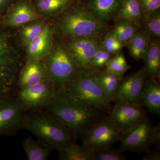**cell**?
<instances>
[{
    "instance_id": "1",
    "label": "cell",
    "mask_w": 160,
    "mask_h": 160,
    "mask_svg": "<svg viewBox=\"0 0 160 160\" xmlns=\"http://www.w3.org/2000/svg\"><path fill=\"white\" fill-rule=\"evenodd\" d=\"M44 107L65 123L76 139L82 137L106 112L72 98L64 89L58 90Z\"/></svg>"
},
{
    "instance_id": "2",
    "label": "cell",
    "mask_w": 160,
    "mask_h": 160,
    "mask_svg": "<svg viewBox=\"0 0 160 160\" xmlns=\"http://www.w3.org/2000/svg\"><path fill=\"white\" fill-rule=\"evenodd\" d=\"M21 128L31 132L43 146L58 152L76 140L65 123L47 110L25 114Z\"/></svg>"
},
{
    "instance_id": "3",
    "label": "cell",
    "mask_w": 160,
    "mask_h": 160,
    "mask_svg": "<svg viewBox=\"0 0 160 160\" xmlns=\"http://www.w3.org/2000/svg\"><path fill=\"white\" fill-rule=\"evenodd\" d=\"M55 29L66 38L101 37L108 29L84 4L77 3L59 16Z\"/></svg>"
},
{
    "instance_id": "4",
    "label": "cell",
    "mask_w": 160,
    "mask_h": 160,
    "mask_svg": "<svg viewBox=\"0 0 160 160\" xmlns=\"http://www.w3.org/2000/svg\"><path fill=\"white\" fill-rule=\"evenodd\" d=\"M41 60L48 78L58 90L64 89L82 70L75 62L65 44L55 40L49 53Z\"/></svg>"
},
{
    "instance_id": "5",
    "label": "cell",
    "mask_w": 160,
    "mask_h": 160,
    "mask_svg": "<svg viewBox=\"0 0 160 160\" xmlns=\"http://www.w3.org/2000/svg\"><path fill=\"white\" fill-rule=\"evenodd\" d=\"M6 29L0 25V99L11 95L21 66L19 52Z\"/></svg>"
},
{
    "instance_id": "6",
    "label": "cell",
    "mask_w": 160,
    "mask_h": 160,
    "mask_svg": "<svg viewBox=\"0 0 160 160\" xmlns=\"http://www.w3.org/2000/svg\"><path fill=\"white\" fill-rule=\"evenodd\" d=\"M64 89L72 98L83 102L105 112L110 111L111 102L98 82L94 71L82 69Z\"/></svg>"
},
{
    "instance_id": "7",
    "label": "cell",
    "mask_w": 160,
    "mask_h": 160,
    "mask_svg": "<svg viewBox=\"0 0 160 160\" xmlns=\"http://www.w3.org/2000/svg\"><path fill=\"white\" fill-rule=\"evenodd\" d=\"M119 141V149L122 151L146 152L160 142V126L153 125L146 117L134 127L124 132Z\"/></svg>"
},
{
    "instance_id": "8",
    "label": "cell",
    "mask_w": 160,
    "mask_h": 160,
    "mask_svg": "<svg viewBox=\"0 0 160 160\" xmlns=\"http://www.w3.org/2000/svg\"><path fill=\"white\" fill-rule=\"evenodd\" d=\"M122 133L109 116H105L83 135L82 138L83 145L94 151L110 148L120 141Z\"/></svg>"
},
{
    "instance_id": "9",
    "label": "cell",
    "mask_w": 160,
    "mask_h": 160,
    "mask_svg": "<svg viewBox=\"0 0 160 160\" xmlns=\"http://www.w3.org/2000/svg\"><path fill=\"white\" fill-rule=\"evenodd\" d=\"M147 78L144 67L122 79L113 96L115 104H142L143 86Z\"/></svg>"
},
{
    "instance_id": "10",
    "label": "cell",
    "mask_w": 160,
    "mask_h": 160,
    "mask_svg": "<svg viewBox=\"0 0 160 160\" xmlns=\"http://www.w3.org/2000/svg\"><path fill=\"white\" fill-rule=\"evenodd\" d=\"M57 89L49 78L34 86L20 89L18 98L25 109L45 107L55 96Z\"/></svg>"
},
{
    "instance_id": "11",
    "label": "cell",
    "mask_w": 160,
    "mask_h": 160,
    "mask_svg": "<svg viewBox=\"0 0 160 160\" xmlns=\"http://www.w3.org/2000/svg\"><path fill=\"white\" fill-rule=\"evenodd\" d=\"M25 110L18 98L11 95L0 99V136L9 135L21 128Z\"/></svg>"
},
{
    "instance_id": "12",
    "label": "cell",
    "mask_w": 160,
    "mask_h": 160,
    "mask_svg": "<svg viewBox=\"0 0 160 160\" xmlns=\"http://www.w3.org/2000/svg\"><path fill=\"white\" fill-rule=\"evenodd\" d=\"M65 44L78 66L82 69H89V63L99 50L102 41L97 37L66 38Z\"/></svg>"
},
{
    "instance_id": "13",
    "label": "cell",
    "mask_w": 160,
    "mask_h": 160,
    "mask_svg": "<svg viewBox=\"0 0 160 160\" xmlns=\"http://www.w3.org/2000/svg\"><path fill=\"white\" fill-rule=\"evenodd\" d=\"M42 18L32 0H17L12 3L3 15L1 26L6 28L19 27Z\"/></svg>"
},
{
    "instance_id": "14",
    "label": "cell",
    "mask_w": 160,
    "mask_h": 160,
    "mask_svg": "<svg viewBox=\"0 0 160 160\" xmlns=\"http://www.w3.org/2000/svg\"><path fill=\"white\" fill-rule=\"evenodd\" d=\"M142 104H115L109 115L117 127L122 132L134 127L146 118Z\"/></svg>"
},
{
    "instance_id": "15",
    "label": "cell",
    "mask_w": 160,
    "mask_h": 160,
    "mask_svg": "<svg viewBox=\"0 0 160 160\" xmlns=\"http://www.w3.org/2000/svg\"><path fill=\"white\" fill-rule=\"evenodd\" d=\"M54 25L47 23L42 31L26 46L28 58L42 60L50 51L55 41Z\"/></svg>"
},
{
    "instance_id": "16",
    "label": "cell",
    "mask_w": 160,
    "mask_h": 160,
    "mask_svg": "<svg viewBox=\"0 0 160 160\" xmlns=\"http://www.w3.org/2000/svg\"><path fill=\"white\" fill-rule=\"evenodd\" d=\"M48 78L46 67L42 60L28 58L25 66L20 71L19 86L20 89L27 88Z\"/></svg>"
},
{
    "instance_id": "17",
    "label": "cell",
    "mask_w": 160,
    "mask_h": 160,
    "mask_svg": "<svg viewBox=\"0 0 160 160\" xmlns=\"http://www.w3.org/2000/svg\"><path fill=\"white\" fill-rule=\"evenodd\" d=\"M123 1L88 0L85 6L97 18L106 23L115 18Z\"/></svg>"
},
{
    "instance_id": "18",
    "label": "cell",
    "mask_w": 160,
    "mask_h": 160,
    "mask_svg": "<svg viewBox=\"0 0 160 160\" xmlns=\"http://www.w3.org/2000/svg\"><path fill=\"white\" fill-rule=\"evenodd\" d=\"M36 9L44 19L56 17L78 3L76 0H32Z\"/></svg>"
},
{
    "instance_id": "19",
    "label": "cell",
    "mask_w": 160,
    "mask_h": 160,
    "mask_svg": "<svg viewBox=\"0 0 160 160\" xmlns=\"http://www.w3.org/2000/svg\"><path fill=\"white\" fill-rule=\"evenodd\" d=\"M142 104L150 112L160 115V84L158 79L147 78L143 86Z\"/></svg>"
},
{
    "instance_id": "20",
    "label": "cell",
    "mask_w": 160,
    "mask_h": 160,
    "mask_svg": "<svg viewBox=\"0 0 160 160\" xmlns=\"http://www.w3.org/2000/svg\"><path fill=\"white\" fill-rule=\"evenodd\" d=\"M144 67L147 78L159 79L160 77V45L158 40L149 41Z\"/></svg>"
},
{
    "instance_id": "21",
    "label": "cell",
    "mask_w": 160,
    "mask_h": 160,
    "mask_svg": "<svg viewBox=\"0 0 160 160\" xmlns=\"http://www.w3.org/2000/svg\"><path fill=\"white\" fill-rule=\"evenodd\" d=\"M145 18L139 0H123L115 18L138 25L142 22Z\"/></svg>"
},
{
    "instance_id": "22",
    "label": "cell",
    "mask_w": 160,
    "mask_h": 160,
    "mask_svg": "<svg viewBox=\"0 0 160 160\" xmlns=\"http://www.w3.org/2000/svg\"><path fill=\"white\" fill-rule=\"evenodd\" d=\"M149 37L144 30L139 29L127 44L130 56L137 61L144 59L148 46Z\"/></svg>"
},
{
    "instance_id": "23",
    "label": "cell",
    "mask_w": 160,
    "mask_h": 160,
    "mask_svg": "<svg viewBox=\"0 0 160 160\" xmlns=\"http://www.w3.org/2000/svg\"><path fill=\"white\" fill-rule=\"evenodd\" d=\"M60 160H94V151L88 146H79L75 142L64 147L58 152Z\"/></svg>"
},
{
    "instance_id": "24",
    "label": "cell",
    "mask_w": 160,
    "mask_h": 160,
    "mask_svg": "<svg viewBox=\"0 0 160 160\" xmlns=\"http://www.w3.org/2000/svg\"><path fill=\"white\" fill-rule=\"evenodd\" d=\"M95 72L98 82L106 98L110 102H112L115 92L123 76L105 71H95Z\"/></svg>"
},
{
    "instance_id": "25",
    "label": "cell",
    "mask_w": 160,
    "mask_h": 160,
    "mask_svg": "<svg viewBox=\"0 0 160 160\" xmlns=\"http://www.w3.org/2000/svg\"><path fill=\"white\" fill-rule=\"evenodd\" d=\"M47 22L45 19L34 20L21 26L20 39L21 43L26 47L40 34Z\"/></svg>"
},
{
    "instance_id": "26",
    "label": "cell",
    "mask_w": 160,
    "mask_h": 160,
    "mask_svg": "<svg viewBox=\"0 0 160 160\" xmlns=\"http://www.w3.org/2000/svg\"><path fill=\"white\" fill-rule=\"evenodd\" d=\"M138 29L136 24L124 20H118L110 32L125 46Z\"/></svg>"
},
{
    "instance_id": "27",
    "label": "cell",
    "mask_w": 160,
    "mask_h": 160,
    "mask_svg": "<svg viewBox=\"0 0 160 160\" xmlns=\"http://www.w3.org/2000/svg\"><path fill=\"white\" fill-rule=\"evenodd\" d=\"M23 148L29 160H46L49 154V149L40 145L31 138H27L23 143Z\"/></svg>"
},
{
    "instance_id": "28",
    "label": "cell",
    "mask_w": 160,
    "mask_h": 160,
    "mask_svg": "<svg viewBox=\"0 0 160 160\" xmlns=\"http://www.w3.org/2000/svg\"><path fill=\"white\" fill-rule=\"evenodd\" d=\"M144 31L155 40L160 38V11L154 12L145 17L143 22Z\"/></svg>"
},
{
    "instance_id": "29",
    "label": "cell",
    "mask_w": 160,
    "mask_h": 160,
    "mask_svg": "<svg viewBox=\"0 0 160 160\" xmlns=\"http://www.w3.org/2000/svg\"><path fill=\"white\" fill-rule=\"evenodd\" d=\"M130 68L124 55L120 52L112 57L106 65L105 71L123 76Z\"/></svg>"
},
{
    "instance_id": "30",
    "label": "cell",
    "mask_w": 160,
    "mask_h": 160,
    "mask_svg": "<svg viewBox=\"0 0 160 160\" xmlns=\"http://www.w3.org/2000/svg\"><path fill=\"white\" fill-rule=\"evenodd\" d=\"M120 149L111 147L94 151V160H125L126 157Z\"/></svg>"
},
{
    "instance_id": "31",
    "label": "cell",
    "mask_w": 160,
    "mask_h": 160,
    "mask_svg": "<svg viewBox=\"0 0 160 160\" xmlns=\"http://www.w3.org/2000/svg\"><path fill=\"white\" fill-rule=\"evenodd\" d=\"M124 46L111 32L107 33L102 41V49L113 55L120 52Z\"/></svg>"
},
{
    "instance_id": "32",
    "label": "cell",
    "mask_w": 160,
    "mask_h": 160,
    "mask_svg": "<svg viewBox=\"0 0 160 160\" xmlns=\"http://www.w3.org/2000/svg\"><path fill=\"white\" fill-rule=\"evenodd\" d=\"M112 55L103 49H100L90 61L89 69L95 71H100V69L106 67Z\"/></svg>"
},
{
    "instance_id": "33",
    "label": "cell",
    "mask_w": 160,
    "mask_h": 160,
    "mask_svg": "<svg viewBox=\"0 0 160 160\" xmlns=\"http://www.w3.org/2000/svg\"><path fill=\"white\" fill-rule=\"evenodd\" d=\"M145 17L160 8V0H139Z\"/></svg>"
},
{
    "instance_id": "34",
    "label": "cell",
    "mask_w": 160,
    "mask_h": 160,
    "mask_svg": "<svg viewBox=\"0 0 160 160\" xmlns=\"http://www.w3.org/2000/svg\"><path fill=\"white\" fill-rule=\"evenodd\" d=\"M146 154L142 158L143 160H160V152L158 149H148L145 152Z\"/></svg>"
},
{
    "instance_id": "35",
    "label": "cell",
    "mask_w": 160,
    "mask_h": 160,
    "mask_svg": "<svg viewBox=\"0 0 160 160\" xmlns=\"http://www.w3.org/2000/svg\"><path fill=\"white\" fill-rule=\"evenodd\" d=\"M15 0H0V12L2 14L5 12L10 5Z\"/></svg>"
},
{
    "instance_id": "36",
    "label": "cell",
    "mask_w": 160,
    "mask_h": 160,
    "mask_svg": "<svg viewBox=\"0 0 160 160\" xmlns=\"http://www.w3.org/2000/svg\"><path fill=\"white\" fill-rule=\"evenodd\" d=\"M78 3H81V4H84L86 2L87 0H76Z\"/></svg>"
},
{
    "instance_id": "37",
    "label": "cell",
    "mask_w": 160,
    "mask_h": 160,
    "mask_svg": "<svg viewBox=\"0 0 160 160\" xmlns=\"http://www.w3.org/2000/svg\"><path fill=\"white\" fill-rule=\"evenodd\" d=\"M3 15L0 12V25H2V22Z\"/></svg>"
}]
</instances>
